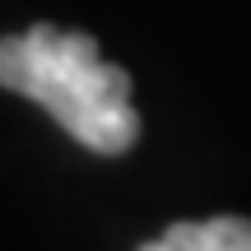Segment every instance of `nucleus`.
<instances>
[{
  "label": "nucleus",
  "instance_id": "1",
  "mask_svg": "<svg viewBox=\"0 0 251 251\" xmlns=\"http://www.w3.org/2000/svg\"><path fill=\"white\" fill-rule=\"evenodd\" d=\"M0 89L47 107L93 153H126L140 140L130 75L102 61L89 33L33 24L19 37H0Z\"/></svg>",
  "mask_w": 251,
  "mask_h": 251
},
{
  "label": "nucleus",
  "instance_id": "2",
  "mask_svg": "<svg viewBox=\"0 0 251 251\" xmlns=\"http://www.w3.org/2000/svg\"><path fill=\"white\" fill-rule=\"evenodd\" d=\"M140 251H251V219H205V224H172L163 237Z\"/></svg>",
  "mask_w": 251,
  "mask_h": 251
}]
</instances>
